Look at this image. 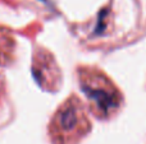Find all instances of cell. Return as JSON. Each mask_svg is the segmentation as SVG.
I'll list each match as a JSON object with an SVG mask.
<instances>
[{
  "mask_svg": "<svg viewBox=\"0 0 146 144\" xmlns=\"http://www.w3.org/2000/svg\"><path fill=\"white\" fill-rule=\"evenodd\" d=\"M80 102L76 98L68 99L54 116L50 130L56 144H69L87 133L90 125Z\"/></svg>",
  "mask_w": 146,
  "mask_h": 144,
  "instance_id": "obj_2",
  "label": "cell"
},
{
  "mask_svg": "<svg viewBox=\"0 0 146 144\" xmlns=\"http://www.w3.org/2000/svg\"><path fill=\"white\" fill-rule=\"evenodd\" d=\"M42 1H44V0H42Z\"/></svg>",
  "mask_w": 146,
  "mask_h": 144,
  "instance_id": "obj_3",
  "label": "cell"
},
{
  "mask_svg": "<svg viewBox=\"0 0 146 144\" xmlns=\"http://www.w3.org/2000/svg\"><path fill=\"white\" fill-rule=\"evenodd\" d=\"M80 86L98 116L106 117L118 109L119 94L101 73L82 69L80 71Z\"/></svg>",
  "mask_w": 146,
  "mask_h": 144,
  "instance_id": "obj_1",
  "label": "cell"
}]
</instances>
